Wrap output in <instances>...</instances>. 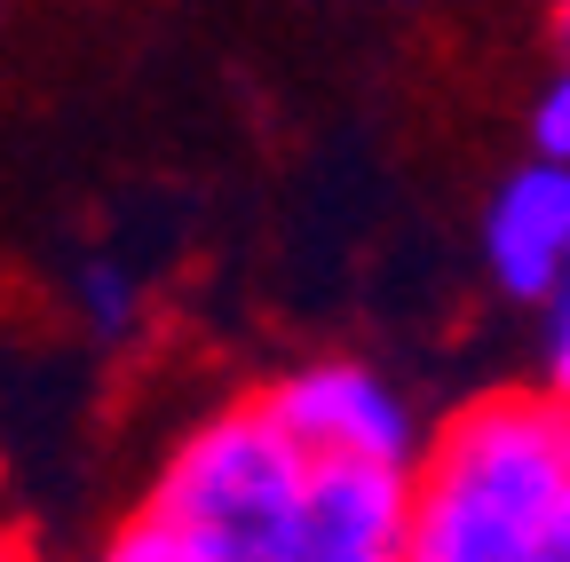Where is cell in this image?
Masks as SVG:
<instances>
[{
  "label": "cell",
  "instance_id": "obj_1",
  "mask_svg": "<svg viewBox=\"0 0 570 562\" xmlns=\"http://www.w3.org/2000/svg\"><path fill=\"white\" fill-rule=\"evenodd\" d=\"M404 562H531L570 491V404L547 388L475 396L404 467Z\"/></svg>",
  "mask_w": 570,
  "mask_h": 562
},
{
  "label": "cell",
  "instance_id": "obj_2",
  "mask_svg": "<svg viewBox=\"0 0 570 562\" xmlns=\"http://www.w3.org/2000/svg\"><path fill=\"white\" fill-rule=\"evenodd\" d=\"M309 460L285 444V428L254 404L214 412L206 428H190L151 491V515L190 562H285L302 507Z\"/></svg>",
  "mask_w": 570,
  "mask_h": 562
},
{
  "label": "cell",
  "instance_id": "obj_3",
  "mask_svg": "<svg viewBox=\"0 0 570 562\" xmlns=\"http://www.w3.org/2000/svg\"><path fill=\"white\" fill-rule=\"evenodd\" d=\"M262 412L285 428V444H294L302 460H381V467H412L420 436H412V412L404 396L365 373V365H302V373H285Z\"/></svg>",
  "mask_w": 570,
  "mask_h": 562
},
{
  "label": "cell",
  "instance_id": "obj_4",
  "mask_svg": "<svg viewBox=\"0 0 570 562\" xmlns=\"http://www.w3.org/2000/svg\"><path fill=\"white\" fill-rule=\"evenodd\" d=\"M412 483L381 460H309L285 562H404Z\"/></svg>",
  "mask_w": 570,
  "mask_h": 562
},
{
  "label": "cell",
  "instance_id": "obj_5",
  "mask_svg": "<svg viewBox=\"0 0 570 562\" xmlns=\"http://www.w3.org/2000/svg\"><path fill=\"white\" fill-rule=\"evenodd\" d=\"M483 262L499 277V294L547 302V286L570 269V159H531L491 190L483 215Z\"/></svg>",
  "mask_w": 570,
  "mask_h": 562
},
{
  "label": "cell",
  "instance_id": "obj_6",
  "mask_svg": "<svg viewBox=\"0 0 570 562\" xmlns=\"http://www.w3.org/2000/svg\"><path fill=\"white\" fill-rule=\"evenodd\" d=\"M71 309H80V325L96 341H127L135 317H142V286H135V269H119L111 254L80 262V277H71Z\"/></svg>",
  "mask_w": 570,
  "mask_h": 562
},
{
  "label": "cell",
  "instance_id": "obj_7",
  "mask_svg": "<svg viewBox=\"0 0 570 562\" xmlns=\"http://www.w3.org/2000/svg\"><path fill=\"white\" fill-rule=\"evenodd\" d=\"M539 388L570 404V269L547 286V341H539Z\"/></svg>",
  "mask_w": 570,
  "mask_h": 562
},
{
  "label": "cell",
  "instance_id": "obj_8",
  "mask_svg": "<svg viewBox=\"0 0 570 562\" xmlns=\"http://www.w3.org/2000/svg\"><path fill=\"white\" fill-rule=\"evenodd\" d=\"M531 144H539L547 159H570V63L547 80V96H539V111H531Z\"/></svg>",
  "mask_w": 570,
  "mask_h": 562
},
{
  "label": "cell",
  "instance_id": "obj_9",
  "mask_svg": "<svg viewBox=\"0 0 570 562\" xmlns=\"http://www.w3.org/2000/svg\"><path fill=\"white\" fill-rule=\"evenodd\" d=\"M96 562H190V554H183V546H175V539H167L151 515H135V523H127V531H119V539H111Z\"/></svg>",
  "mask_w": 570,
  "mask_h": 562
},
{
  "label": "cell",
  "instance_id": "obj_10",
  "mask_svg": "<svg viewBox=\"0 0 570 562\" xmlns=\"http://www.w3.org/2000/svg\"><path fill=\"white\" fill-rule=\"evenodd\" d=\"M531 562H570V491H562V507H554V523H547V539H539Z\"/></svg>",
  "mask_w": 570,
  "mask_h": 562
},
{
  "label": "cell",
  "instance_id": "obj_11",
  "mask_svg": "<svg viewBox=\"0 0 570 562\" xmlns=\"http://www.w3.org/2000/svg\"><path fill=\"white\" fill-rule=\"evenodd\" d=\"M0 562H40V554H32L24 539H9V531H0Z\"/></svg>",
  "mask_w": 570,
  "mask_h": 562
},
{
  "label": "cell",
  "instance_id": "obj_12",
  "mask_svg": "<svg viewBox=\"0 0 570 562\" xmlns=\"http://www.w3.org/2000/svg\"><path fill=\"white\" fill-rule=\"evenodd\" d=\"M554 9H562V32H570V0H554Z\"/></svg>",
  "mask_w": 570,
  "mask_h": 562
}]
</instances>
